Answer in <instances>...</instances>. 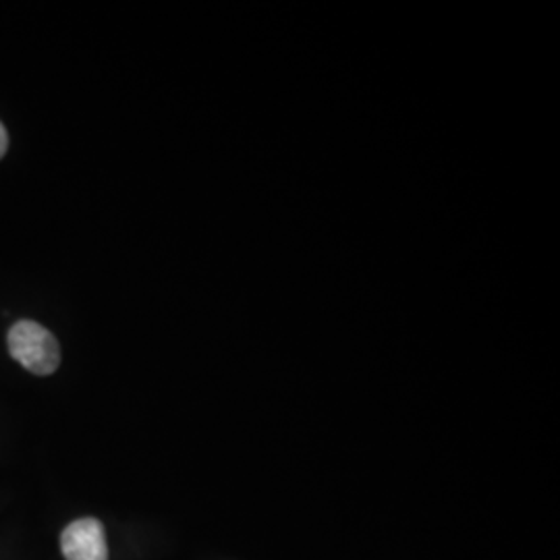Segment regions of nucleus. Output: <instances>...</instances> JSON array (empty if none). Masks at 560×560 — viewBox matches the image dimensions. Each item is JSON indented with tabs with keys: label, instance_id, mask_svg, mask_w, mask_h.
Masks as SVG:
<instances>
[{
	"label": "nucleus",
	"instance_id": "f257e3e1",
	"mask_svg": "<svg viewBox=\"0 0 560 560\" xmlns=\"http://www.w3.org/2000/svg\"><path fill=\"white\" fill-rule=\"evenodd\" d=\"M9 351L13 360L36 376H50L59 368V342L38 322H18L9 330Z\"/></svg>",
	"mask_w": 560,
	"mask_h": 560
},
{
	"label": "nucleus",
	"instance_id": "f03ea898",
	"mask_svg": "<svg viewBox=\"0 0 560 560\" xmlns=\"http://www.w3.org/2000/svg\"><path fill=\"white\" fill-rule=\"evenodd\" d=\"M62 557L67 560H108L104 527L98 520L73 521L60 536Z\"/></svg>",
	"mask_w": 560,
	"mask_h": 560
},
{
	"label": "nucleus",
	"instance_id": "7ed1b4c3",
	"mask_svg": "<svg viewBox=\"0 0 560 560\" xmlns=\"http://www.w3.org/2000/svg\"><path fill=\"white\" fill-rule=\"evenodd\" d=\"M7 148H9V136H7L4 125L0 122V159L7 154Z\"/></svg>",
	"mask_w": 560,
	"mask_h": 560
}]
</instances>
